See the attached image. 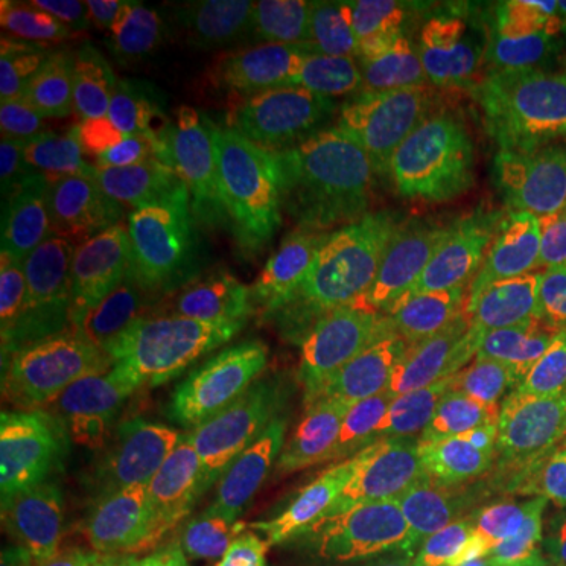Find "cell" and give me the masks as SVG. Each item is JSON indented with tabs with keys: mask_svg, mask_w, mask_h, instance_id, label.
<instances>
[{
	"mask_svg": "<svg viewBox=\"0 0 566 566\" xmlns=\"http://www.w3.org/2000/svg\"><path fill=\"white\" fill-rule=\"evenodd\" d=\"M55 9L69 13L71 19L82 21L95 30L118 51L139 53L150 45V19L145 3L129 0H55Z\"/></svg>",
	"mask_w": 566,
	"mask_h": 566,
	"instance_id": "cell-33",
	"label": "cell"
},
{
	"mask_svg": "<svg viewBox=\"0 0 566 566\" xmlns=\"http://www.w3.org/2000/svg\"><path fill=\"white\" fill-rule=\"evenodd\" d=\"M454 254L470 346L499 384L566 375V216L558 208L499 242Z\"/></svg>",
	"mask_w": 566,
	"mask_h": 566,
	"instance_id": "cell-3",
	"label": "cell"
},
{
	"mask_svg": "<svg viewBox=\"0 0 566 566\" xmlns=\"http://www.w3.org/2000/svg\"><path fill=\"white\" fill-rule=\"evenodd\" d=\"M367 321L384 388L407 428H422L470 375V328L454 254L349 197Z\"/></svg>",
	"mask_w": 566,
	"mask_h": 566,
	"instance_id": "cell-1",
	"label": "cell"
},
{
	"mask_svg": "<svg viewBox=\"0 0 566 566\" xmlns=\"http://www.w3.org/2000/svg\"><path fill=\"white\" fill-rule=\"evenodd\" d=\"M514 74L420 76L370 92L352 111V137L363 147L420 160L467 145H485Z\"/></svg>",
	"mask_w": 566,
	"mask_h": 566,
	"instance_id": "cell-8",
	"label": "cell"
},
{
	"mask_svg": "<svg viewBox=\"0 0 566 566\" xmlns=\"http://www.w3.org/2000/svg\"><path fill=\"white\" fill-rule=\"evenodd\" d=\"M409 537H338L294 525L237 527L189 566H386Z\"/></svg>",
	"mask_w": 566,
	"mask_h": 566,
	"instance_id": "cell-23",
	"label": "cell"
},
{
	"mask_svg": "<svg viewBox=\"0 0 566 566\" xmlns=\"http://www.w3.org/2000/svg\"><path fill=\"white\" fill-rule=\"evenodd\" d=\"M424 520L417 480L384 451L363 446L331 459L294 485L283 525L338 537H412Z\"/></svg>",
	"mask_w": 566,
	"mask_h": 566,
	"instance_id": "cell-13",
	"label": "cell"
},
{
	"mask_svg": "<svg viewBox=\"0 0 566 566\" xmlns=\"http://www.w3.org/2000/svg\"><path fill=\"white\" fill-rule=\"evenodd\" d=\"M283 250L292 286L313 313L325 373L384 386L344 195L317 176H300L289 192Z\"/></svg>",
	"mask_w": 566,
	"mask_h": 566,
	"instance_id": "cell-6",
	"label": "cell"
},
{
	"mask_svg": "<svg viewBox=\"0 0 566 566\" xmlns=\"http://www.w3.org/2000/svg\"><path fill=\"white\" fill-rule=\"evenodd\" d=\"M40 436L13 420H0V554L27 541L42 499Z\"/></svg>",
	"mask_w": 566,
	"mask_h": 566,
	"instance_id": "cell-26",
	"label": "cell"
},
{
	"mask_svg": "<svg viewBox=\"0 0 566 566\" xmlns=\"http://www.w3.org/2000/svg\"><path fill=\"white\" fill-rule=\"evenodd\" d=\"M252 493L226 470L218 451L192 483L142 525L122 551L142 566H189L242 527Z\"/></svg>",
	"mask_w": 566,
	"mask_h": 566,
	"instance_id": "cell-17",
	"label": "cell"
},
{
	"mask_svg": "<svg viewBox=\"0 0 566 566\" xmlns=\"http://www.w3.org/2000/svg\"><path fill=\"white\" fill-rule=\"evenodd\" d=\"M124 184L134 200L179 195L195 129L179 97L142 69L124 87Z\"/></svg>",
	"mask_w": 566,
	"mask_h": 566,
	"instance_id": "cell-19",
	"label": "cell"
},
{
	"mask_svg": "<svg viewBox=\"0 0 566 566\" xmlns=\"http://www.w3.org/2000/svg\"><path fill=\"white\" fill-rule=\"evenodd\" d=\"M126 409L87 391L40 433L42 499L3 566H76L118 551V441Z\"/></svg>",
	"mask_w": 566,
	"mask_h": 566,
	"instance_id": "cell-5",
	"label": "cell"
},
{
	"mask_svg": "<svg viewBox=\"0 0 566 566\" xmlns=\"http://www.w3.org/2000/svg\"><path fill=\"white\" fill-rule=\"evenodd\" d=\"M522 3L436 0L422 6L420 59L459 74H514Z\"/></svg>",
	"mask_w": 566,
	"mask_h": 566,
	"instance_id": "cell-22",
	"label": "cell"
},
{
	"mask_svg": "<svg viewBox=\"0 0 566 566\" xmlns=\"http://www.w3.org/2000/svg\"><path fill=\"white\" fill-rule=\"evenodd\" d=\"M202 338L189 334L155 294H113L84 304L87 391L137 407L202 373Z\"/></svg>",
	"mask_w": 566,
	"mask_h": 566,
	"instance_id": "cell-9",
	"label": "cell"
},
{
	"mask_svg": "<svg viewBox=\"0 0 566 566\" xmlns=\"http://www.w3.org/2000/svg\"><path fill=\"white\" fill-rule=\"evenodd\" d=\"M216 449L218 405L205 373L126 412L118 441V548L200 475Z\"/></svg>",
	"mask_w": 566,
	"mask_h": 566,
	"instance_id": "cell-7",
	"label": "cell"
},
{
	"mask_svg": "<svg viewBox=\"0 0 566 566\" xmlns=\"http://www.w3.org/2000/svg\"><path fill=\"white\" fill-rule=\"evenodd\" d=\"M558 514H566V380L530 417L491 499L449 530L464 527L470 541L509 558L527 530Z\"/></svg>",
	"mask_w": 566,
	"mask_h": 566,
	"instance_id": "cell-15",
	"label": "cell"
},
{
	"mask_svg": "<svg viewBox=\"0 0 566 566\" xmlns=\"http://www.w3.org/2000/svg\"><path fill=\"white\" fill-rule=\"evenodd\" d=\"M325 378L315 325L218 354L216 451L244 491H283L331 462L338 428Z\"/></svg>",
	"mask_w": 566,
	"mask_h": 566,
	"instance_id": "cell-2",
	"label": "cell"
},
{
	"mask_svg": "<svg viewBox=\"0 0 566 566\" xmlns=\"http://www.w3.org/2000/svg\"><path fill=\"white\" fill-rule=\"evenodd\" d=\"M562 174L504 145H467L407 163L378 210L446 252H472L548 212Z\"/></svg>",
	"mask_w": 566,
	"mask_h": 566,
	"instance_id": "cell-4",
	"label": "cell"
},
{
	"mask_svg": "<svg viewBox=\"0 0 566 566\" xmlns=\"http://www.w3.org/2000/svg\"><path fill=\"white\" fill-rule=\"evenodd\" d=\"M210 9V0H147L150 30L168 51H181L195 38L197 27Z\"/></svg>",
	"mask_w": 566,
	"mask_h": 566,
	"instance_id": "cell-34",
	"label": "cell"
},
{
	"mask_svg": "<svg viewBox=\"0 0 566 566\" xmlns=\"http://www.w3.org/2000/svg\"><path fill=\"white\" fill-rule=\"evenodd\" d=\"M129 231L139 254L166 263L171 254L197 242L210 229L179 195H174L134 202L129 208Z\"/></svg>",
	"mask_w": 566,
	"mask_h": 566,
	"instance_id": "cell-30",
	"label": "cell"
},
{
	"mask_svg": "<svg viewBox=\"0 0 566 566\" xmlns=\"http://www.w3.org/2000/svg\"><path fill=\"white\" fill-rule=\"evenodd\" d=\"M124 87L87 84L42 147L40 160L71 197H105L124 184Z\"/></svg>",
	"mask_w": 566,
	"mask_h": 566,
	"instance_id": "cell-20",
	"label": "cell"
},
{
	"mask_svg": "<svg viewBox=\"0 0 566 566\" xmlns=\"http://www.w3.org/2000/svg\"><path fill=\"white\" fill-rule=\"evenodd\" d=\"M40 247L42 237L24 231H3L0 239V310H3L6 331L42 294L59 286L42 268Z\"/></svg>",
	"mask_w": 566,
	"mask_h": 566,
	"instance_id": "cell-32",
	"label": "cell"
},
{
	"mask_svg": "<svg viewBox=\"0 0 566 566\" xmlns=\"http://www.w3.org/2000/svg\"><path fill=\"white\" fill-rule=\"evenodd\" d=\"M258 263V247L254 239L242 229L218 226L210 229L197 242L187 244L166 263H160V281H195V279H218L244 271Z\"/></svg>",
	"mask_w": 566,
	"mask_h": 566,
	"instance_id": "cell-31",
	"label": "cell"
},
{
	"mask_svg": "<svg viewBox=\"0 0 566 566\" xmlns=\"http://www.w3.org/2000/svg\"><path fill=\"white\" fill-rule=\"evenodd\" d=\"M422 6L409 0L307 3L289 13V30L321 80L367 82L420 55Z\"/></svg>",
	"mask_w": 566,
	"mask_h": 566,
	"instance_id": "cell-14",
	"label": "cell"
},
{
	"mask_svg": "<svg viewBox=\"0 0 566 566\" xmlns=\"http://www.w3.org/2000/svg\"><path fill=\"white\" fill-rule=\"evenodd\" d=\"M0 216L3 231H24L34 237L80 221L76 202L42 163L11 168L0 176Z\"/></svg>",
	"mask_w": 566,
	"mask_h": 566,
	"instance_id": "cell-28",
	"label": "cell"
},
{
	"mask_svg": "<svg viewBox=\"0 0 566 566\" xmlns=\"http://www.w3.org/2000/svg\"><path fill=\"white\" fill-rule=\"evenodd\" d=\"M42 268L84 304L113 294H155L158 279L139 265L129 231V208L111 223L74 221L42 237Z\"/></svg>",
	"mask_w": 566,
	"mask_h": 566,
	"instance_id": "cell-21",
	"label": "cell"
},
{
	"mask_svg": "<svg viewBox=\"0 0 566 566\" xmlns=\"http://www.w3.org/2000/svg\"><path fill=\"white\" fill-rule=\"evenodd\" d=\"M0 38L6 51L24 63L66 74L122 66L129 59V53L118 51L113 42L59 11L53 3L3 0Z\"/></svg>",
	"mask_w": 566,
	"mask_h": 566,
	"instance_id": "cell-25",
	"label": "cell"
},
{
	"mask_svg": "<svg viewBox=\"0 0 566 566\" xmlns=\"http://www.w3.org/2000/svg\"><path fill=\"white\" fill-rule=\"evenodd\" d=\"M76 566H142V564H137V562H134V558H129L122 548H118V551H113V554H108V556L92 558V562H84V564H76Z\"/></svg>",
	"mask_w": 566,
	"mask_h": 566,
	"instance_id": "cell-36",
	"label": "cell"
},
{
	"mask_svg": "<svg viewBox=\"0 0 566 566\" xmlns=\"http://www.w3.org/2000/svg\"><path fill=\"white\" fill-rule=\"evenodd\" d=\"M87 394L84 302L55 286L6 331L3 420L40 436Z\"/></svg>",
	"mask_w": 566,
	"mask_h": 566,
	"instance_id": "cell-12",
	"label": "cell"
},
{
	"mask_svg": "<svg viewBox=\"0 0 566 566\" xmlns=\"http://www.w3.org/2000/svg\"><path fill=\"white\" fill-rule=\"evenodd\" d=\"M548 391L551 388L499 380L480 391L417 478L422 516H433L441 527H451L483 506Z\"/></svg>",
	"mask_w": 566,
	"mask_h": 566,
	"instance_id": "cell-10",
	"label": "cell"
},
{
	"mask_svg": "<svg viewBox=\"0 0 566 566\" xmlns=\"http://www.w3.org/2000/svg\"><path fill=\"white\" fill-rule=\"evenodd\" d=\"M87 84L76 74L34 66L24 61H3L0 74V166L3 171L40 160L71 105Z\"/></svg>",
	"mask_w": 566,
	"mask_h": 566,
	"instance_id": "cell-24",
	"label": "cell"
},
{
	"mask_svg": "<svg viewBox=\"0 0 566 566\" xmlns=\"http://www.w3.org/2000/svg\"><path fill=\"white\" fill-rule=\"evenodd\" d=\"M179 197L208 223L231 226L254 239L258 263L292 283L283 250L289 200L275 187V160L247 134L197 132Z\"/></svg>",
	"mask_w": 566,
	"mask_h": 566,
	"instance_id": "cell-11",
	"label": "cell"
},
{
	"mask_svg": "<svg viewBox=\"0 0 566 566\" xmlns=\"http://www.w3.org/2000/svg\"><path fill=\"white\" fill-rule=\"evenodd\" d=\"M181 55L184 87L200 108L216 111L263 82L273 66L275 40L263 17L210 0L208 13Z\"/></svg>",
	"mask_w": 566,
	"mask_h": 566,
	"instance_id": "cell-18",
	"label": "cell"
},
{
	"mask_svg": "<svg viewBox=\"0 0 566 566\" xmlns=\"http://www.w3.org/2000/svg\"><path fill=\"white\" fill-rule=\"evenodd\" d=\"M504 566H566V514L527 530Z\"/></svg>",
	"mask_w": 566,
	"mask_h": 566,
	"instance_id": "cell-35",
	"label": "cell"
},
{
	"mask_svg": "<svg viewBox=\"0 0 566 566\" xmlns=\"http://www.w3.org/2000/svg\"><path fill=\"white\" fill-rule=\"evenodd\" d=\"M485 145H504L556 166L566 160V95L512 87Z\"/></svg>",
	"mask_w": 566,
	"mask_h": 566,
	"instance_id": "cell-27",
	"label": "cell"
},
{
	"mask_svg": "<svg viewBox=\"0 0 566 566\" xmlns=\"http://www.w3.org/2000/svg\"><path fill=\"white\" fill-rule=\"evenodd\" d=\"M558 210H562L566 216V187H564V197H562V205H558Z\"/></svg>",
	"mask_w": 566,
	"mask_h": 566,
	"instance_id": "cell-37",
	"label": "cell"
},
{
	"mask_svg": "<svg viewBox=\"0 0 566 566\" xmlns=\"http://www.w3.org/2000/svg\"><path fill=\"white\" fill-rule=\"evenodd\" d=\"M155 296L189 334L223 349L315 325L313 313L292 283L260 265L218 279H158Z\"/></svg>",
	"mask_w": 566,
	"mask_h": 566,
	"instance_id": "cell-16",
	"label": "cell"
},
{
	"mask_svg": "<svg viewBox=\"0 0 566 566\" xmlns=\"http://www.w3.org/2000/svg\"><path fill=\"white\" fill-rule=\"evenodd\" d=\"M514 80L527 90L566 95V3H522Z\"/></svg>",
	"mask_w": 566,
	"mask_h": 566,
	"instance_id": "cell-29",
	"label": "cell"
}]
</instances>
